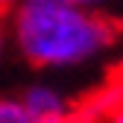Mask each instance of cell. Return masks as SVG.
I'll list each match as a JSON object with an SVG mask.
<instances>
[{"label": "cell", "mask_w": 123, "mask_h": 123, "mask_svg": "<svg viewBox=\"0 0 123 123\" xmlns=\"http://www.w3.org/2000/svg\"><path fill=\"white\" fill-rule=\"evenodd\" d=\"M0 50H3V35H0Z\"/></svg>", "instance_id": "cell-7"}, {"label": "cell", "mask_w": 123, "mask_h": 123, "mask_svg": "<svg viewBox=\"0 0 123 123\" xmlns=\"http://www.w3.org/2000/svg\"><path fill=\"white\" fill-rule=\"evenodd\" d=\"M24 109H26L29 123H70L65 100L47 85L29 88L26 97H24Z\"/></svg>", "instance_id": "cell-2"}, {"label": "cell", "mask_w": 123, "mask_h": 123, "mask_svg": "<svg viewBox=\"0 0 123 123\" xmlns=\"http://www.w3.org/2000/svg\"><path fill=\"white\" fill-rule=\"evenodd\" d=\"M114 123H123V109H120V111L114 114Z\"/></svg>", "instance_id": "cell-6"}, {"label": "cell", "mask_w": 123, "mask_h": 123, "mask_svg": "<svg viewBox=\"0 0 123 123\" xmlns=\"http://www.w3.org/2000/svg\"><path fill=\"white\" fill-rule=\"evenodd\" d=\"M15 3V0H0V15H6V9Z\"/></svg>", "instance_id": "cell-4"}, {"label": "cell", "mask_w": 123, "mask_h": 123, "mask_svg": "<svg viewBox=\"0 0 123 123\" xmlns=\"http://www.w3.org/2000/svg\"><path fill=\"white\" fill-rule=\"evenodd\" d=\"M0 123H29L24 103H12V100H0Z\"/></svg>", "instance_id": "cell-3"}, {"label": "cell", "mask_w": 123, "mask_h": 123, "mask_svg": "<svg viewBox=\"0 0 123 123\" xmlns=\"http://www.w3.org/2000/svg\"><path fill=\"white\" fill-rule=\"evenodd\" d=\"M120 24L68 0H24L15 15L21 53L35 68H65L97 56L117 38Z\"/></svg>", "instance_id": "cell-1"}, {"label": "cell", "mask_w": 123, "mask_h": 123, "mask_svg": "<svg viewBox=\"0 0 123 123\" xmlns=\"http://www.w3.org/2000/svg\"><path fill=\"white\" fill-rule=\"evenodd\" d=\"M68 3H76V6H82V3H97V0H68Z\"/></svg>", "instance_id": "cell-5"}]
</instances>
